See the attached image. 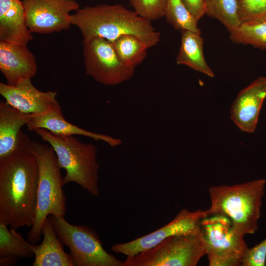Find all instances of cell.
<instances>
[{
	"mask_svg": "<svg viewBox=\"0 0 266 266\" xmlns=\"http://www.w3.org/2000/svg\"><path fill=\"white\" fill-rule=\"evenodd\" d=\"M38 182L37 161L29 149L0 160V222L15 230L32 226Z\"/></svg>",
	"mask_w": 266,
	"mask_h": 266,
	"instance_id": "6da1fadb",
	"label": "cell"
},
{
	"mask_svg": "<svg viewBox=\"0 0 266 266\" xmlns=\"http://www.w3.org/2000/svg\"><path fill=\"white\" fill-rule=\"evenodd\" d=\"M71 25L77 27L83 39L101 37L113 42L120 36L132 35L148 48L160 41L161 33L151 22L121 4H98L79 8L70 15Z\"/></svg>",
	"mask_w": 266,
	"mask_h": 266,
	"instance_id": "7a4b0ae2",
	"label": "cell"
},
{
	"mask_svg": "<svg viewBox=\"0 0 266 266\" xmlns=\"http://www.w3.org/2000/svg\"><path fill=\"white\" fill-rule=\"evenodd\" d=\"M266 180L255 179L242 184L211 186V204L206 216L221 214L228 217L240 234H253L258 229Z\"/></svg>",
	"mask_w": 266,
	"mask_h": 266,
	"instance_id": "3957f363",
	"label": "cell"
},
{
	"mask_svg": "<svg viewBox=\"0 0 266 266\" xmlns=\"http://www.w3.org/2000/svg\"><path fill=\"white\" fill-rule=\"evenodd\" d=\"M29 150L38 167L36 207L28 241L35 244L40 240L43 224L49 215L64 217L66 200L63 189V178L56 154L51 145L32 141Z\"/></svg>",
	"mask_w": 266,
	"mask_h": 266,
	"instance_id": "277c9868",
	"label": "cell"
},
{
	"mask_svg": "<svg viewBox=\"0 0 266 266\" xmlns=\"http://www.w3.org/2000/svg\"><path fill=\"white\" fill-rule=\"evenodd\" d=\"M53 148L61 168L66 170L63 184L73 182L93 196H97L99 164L98 150L91 143H85L70 136H58L44 129L34 131Z\"/></svg>",
	"mask_w": 266,
	"mask_h": 266,
	"instance_id": "5b68a950",
	"label": "cell"
},
{
	"mask_svg": "<svg viewBox=\"0 0 266 266\" xmlns=\"http://www.w3.org/2000/svg\"><path fill=\"white\" fill-rule=\"evenodd\" d=\"M204 255L200 229L169 236L149 249L127 256L123 266H196Z\"/></svg>",
	"mask_w": 266,
	"mask_h": 266,
	"instance_id": "8992f818",
	"label": "cell"
},
{
	"mask_svg": "<svg viewBox=\"0 0 266 266\" xmlns=\"http://www.w3.org/2000/svg\"><path fill=\"white\" fill-rule=\"evenodd\" d=\"M200 231L209 266H240L248 248L243 235L231 220L221 214H213L201 221Z\"/></svg>",
	"mask_w": 266,
	"mask_h": 266,
	"instance_id": "52a82bcc",
	"label": "cell"
},
{
	"mask_svg": "<svg viewBox=\"0 0 266 266\" xmlns=\"http://www.w3.org/2000/svg\"><path fill=\"white\" fill-rule=\"evenodd\" d=\"M61 242L70 250L75 266H123V262L108 253L98 234L85 225H72L64 217H49Z\"/></svg>",
	"mask_w": 266,
	"mask_h": 266,
	"instance_id": "ba28073f",
	"label": "cell"
},
{
	"mask_svg": "<svg viewBox=\"0 0 266 266\" xmlns=\"http://www.w3.org/2000/svg\"><path fill=\"white\" fill-rule=\"evenodd\" d=\"M85 73L105 85H116L129 80L135 68L119 59L112 42L101 37L83 39Z\"/></svg>",
	"mask_w": 266,
	"mask_h": 266,
	"instance_id": "9c48e42d",
	"label": "cell"
},
{
	"mask_svg": "<svg viewBox=\"0 0 266 266\" xmlns=\"http://www.w3.org/2000/svg\"><path fill=\"white\" fill-rule=\"evenodd\" d=\"M27 23L33 33L48 34L68 30L70 12L79 4L75 0H23Z\"/></svg>",
	"mask_w": 266,
	"mask_h": 266,
	"instance_id": "30bf717a",
	"label": "cell"
},
{
	"mask_svg": "<svg viewBox=\"0 0 266 266\" xmlns=\"http://www.w3.org/2000/svg\"><path fill=\"white\" fill-rule=\"evenodd\" d=\"M205 216V210L191 211L183 208L170 222L158 230L129 242L115 244L111 246V250L127 257L133 256L154 247L169 236L200 230L201 221Z\"/></svg>",
	"mask_w": 266,
	"mask_h": 266,
	"instance_id": "8fae6325",
	"label": "cell"
},
{
	"mask_svg": "<svg viewBox=\"0 0 266 266\" xmlns=\"http://www.w3.org/2000/svg\"><path fill=\"white\" fill-rule=\"evenodd\" d=\"M57 92H42L32 84L31 79L21 80L12 86L0 83V94L11 106L27 114L44 113L59 104Z\"/></svg>",
	"mask_w": 266,
	"mask_h": 266,
	"instance_id": "7c38bea8",
	"label": "cell"
},
{
	"mask_svg": "<svg viewBox=\"0 0 266 266\" xmlns=\"http://www.w3.org/2000/svg\"><path fill=\"white\" fill-rule=\"evenodd\" d=\"M266 97V77L261 76L242 89L233 102L230 118L242 132L253 133Z\"/></svg>",
	"mask_w": 266,
	"mask_h": 266,
	"instance_id": "4fadbf2b",
	"label": "cell"
},
{
	"mask_svg": "<svg viewBox=\"0 0 266 266\" xmlns=\"http://www.w3.org/2000/svg\"><path fill=\"white\" fill-rule=\"evenodd\" d=\"M32 115L19 111L5 100L0 101V160L29 149L32 141L21 128Z\"/></svg>",
	"mask_w": 266,
	"mask_h": 266,
	"instance_id": "5bb4252c",
	"label": "cell"
},
{
	"mask_svg": "<svg viewBox=\"0 0 266 266\" xmlns=\"http://www.w3.org/2000/svg\"><path fill=\"white\" fill-rule=\"evenodd\" d=\"M37 69L35 57L27 45L0 41V70L7 84L14 86L31 79Z\"/></svg>",
	"mask_w": 266,
	"mask_h": 266,
	"instance_id": "9a60e30c",
	"label": "cell"
},
{
	"mask_svg": "<svg viewBox=\"0 0 266 266\" xmlns=\"http://www.w3.org/2000/svg\"><path fill=\"white\" fill-rule=\"evenodd\" d=\"M27 126L29 130L31 131L44 129L58 136L83 135L97 141H104L111 147L119 145L121 143L119 139L93 133L71 124L64 118L59 104L44 113L33 114Z\"/></svg>",
	"mask_w": 266,
	"mask_h": 266,
	"instance_id": "2e32d148",
	"label": "cell"
},
{
	"mask_svg": "<svg viewBox=\"0 0 266 266\" xmlns=\"http://www.w3.org/2000/svg\"><path fill=\"white\" fill-rule=\"evenodd\" d=\"M23 1L0 0V41L27 45L33 39Z\"/></svg>",
	"mask_w": 266,
	"mask_h": 266,
	"instance_id": "e0dca14e",
	"label": "cell"
},
{
	"mask_svg": "<svg viewBox=\"0 0 266 266\" xmlns=\"http://www.w3.org/2000/svg\"><path fill=\"white\" fill-rule=\"evenodd\" d=\"M43 240L36 245L32 244L34 260L33 266H74L70 254L63 248V244L57 236L48 217L42 228Z\"/></svg>",
	"mask_w": 266,
	"mask_h": 266,
	"instance_id": "ac0fdd59",
	"label": "cell"
},
{
	"mask_svg": "<svg viewBox=\"0 0 266 266\" xmlns=\"http://www.w3.org/2000/svg\"><path fill=\"white\" fill-rule=\"evenodd\" d=\"M181 32V45L176 64L187 66L195 71L214 77V73L204 59L203 39L200 34L188 30Z\"/></svg>",
	"mask_w": 266,
	"mask_h": 266,
	"instance_id": "d6986e66",
	"label": "cell"
},
{
	"mask_svg": "<svg viewBox=\"0 0 266 266\" xmlns=\"http://www.w3.org/2000/svg\"><path fill=\"white\" fill-rule=\"evenodd\" d=\"M0 222V266L15 264L19 258H32L34 253L32 243L26 241L15 229H9Z\"/></svg>",
	"mask_w": 266,
	"mask_h": 266,
	"instance_id": "ffe728a7",
	"label": "cell"
},
{
	"mask_svg": "<svg viewBox=\"0 0 266 266\" xmlns=\"http://www.w3.org/2000/svg\"><path fill=\"white\" fill-rule=\"evenodd\" d=\"M112 43L120 60L128 66L135 68L142 63L147 56L149 48L135 36L122 35Z\"/></svg>",
	"mask_w": 266,
	"mask_h": 266,
	"instance_id": "44dd1931",
	"label": "cell"
},
{
	"mask_svg": "<svg viewBox=\"0 0 266 266\" xmlns=\"http://www.w3.org/2000/svg\"><path fill=\"white\" fill-rule=\"evenodd\" d=\"M205 14L221 22L230 33L241 25L237 0H205Z\"/></svg>",
	"mask_w": 266,
	"mask_h": 266,
	"instance_id": "7402d4cb",
	"label": "cell"
},
{
	"mask_svg": "<svg viewBox=\"0 0 266 266\" xmlns=\"http://www.w3.org/2000/svg\"><path fill=\"white\" fill-rule=\"evenodd\" d=\"M165 17L176 31L188 30L201 33L198 22L186 7L182 0H167Z\"/></svg>",
	"mask_w": 266,
	"mask_h": 266,
	"instance_id": "603a6c76",
	"label": "cell"
},
{
	"mask_svg": "<svg viewBox=\"0 0 266 266\" xmlns=\"http://www.w3.org/2000/svg\"><path fill=\"white\" fill-rule=\"evenodd\" d=\"M232 42L239 44L250 45L266 50V21L255 24H243L230 33Z\"/></svg>",
	"mask_w": 266,
	"mask_h": 266,
	"instance_id": "cb8c5ba5",
	"label": "cell"
},
{
	"mask_svg": "<svg viewBox=\"0 0 266 266\" xmlns=\"http://www.w3.org/2000/svg\"><path fill=\"white\" fill-rule=\"evenodd\" d=\"M241 24L266 21V0H237Z\"/></svg>",
	"mask_w": 266,
	"mask_h": 266,
	"instance_id": "d4e9b609",
	"label": "cell"
},
{
	"mask_svg": "<svg viewBox=\"0 0 266 266\" xmlns=\"http://www.w3.org/2000/svg\"><path fill=\"white\" fill-rule=\"evenodd\" d=\"M129 0L138 15L151 22L165 16L167 0Z\"/></svg>",
	"mask_w": 266,
	"mask_h": 266,
	"instance_id": "484cf974",
	"label": "cell"
},
{
	"mask_svg": "<svg viewBox=\"0 0 266 266\" xmlns=\"http://www.w3.org/2000/svg\"><path fill=\"white\" fill-rule=\"evenodd\" d=\"M266 263V237L254 247L245 251L241 266H265Z\"/></svg>",
	"mask_w": 266,
	"mask_h": 266,
	"instance_id": "4316f807",
	"label": "cell"
},
{
	"mask_svg": "<svg viewBox=\"0 0 266 266\" xmlns=\"http://www.w3.org/2000/svg\"><path fill=\"white\" fill-rule=\"evenodd\" d=\"M182 1L197 22L205 14V0H182Z\"/></svg>",
	"mask_w": 266,
	"mask_h": 266,
	"instance_id": "83f0119b",
	"label": "cell"
}]
</instances>
